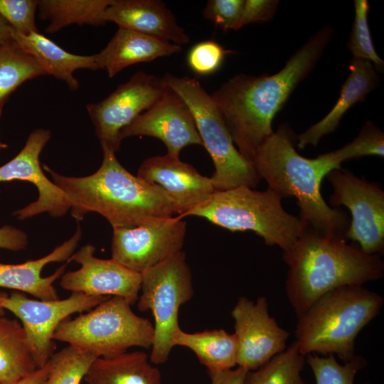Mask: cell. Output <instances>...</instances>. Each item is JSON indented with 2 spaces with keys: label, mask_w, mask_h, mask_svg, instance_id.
<instances>
[{
  "label": "cell",
  "mask_w": 384,
  "mask_h": 384,
  "mask_svg": "<svg viewBox=\"0 0 384 384\" xmlns=\"http://www.w3.org/2000/svg\"><path fill=\"white\" fill-rule=\"evenodd\" d=\"M333 36L324 26L300 47L274 75L238 74L210 94L240 153L252 161L274 132L276 114L297 86L313 70Z\"/></svg>",
  "instance_id": "1"
},
{
  "label": "cell",
  "mask_w": 384,
  "mask_h": 384,
  "mask_svg": "<svg viewBox=\"0 0 384 384\" xmlns=\"http://www.w3.org/2000/svg\"><path fill=\"white\" fill-rule=\"evenodd\" d=\"M297 137L282 124L257 149L252 162L268 188L282 198H295L299 218L306 228L321 234L344 237L350 218L340 208H332L321 193V181L346 161L342 148L309 159L299 154Z\"/></svg>",
  "instance_id": "2"
},
{
  "label": "cell",
  "mask_w": 384,
  "mask_h": 384,
  "mask_svg": "<svg viewBox=\"0 0 384 384\" xmlns=\"http://www.w3.org/2000/svg\"><path fill=\"white\" fill-rule=\"evenodd\" d=\"M102 151L100 167L87 176H64L43 165L65 194L76 220L94 212L105 217L112 228H130L178 214L174 201L161 188L129 172L114 152Z\"/></svg>",
  "instance_id": "3"
},
{
  "label": "cell",
  "mask_w": 384,
  "mask_h": 384,
  "mask_svg": "<svg viewBox=\"0 0 384 384\" xmlns=\"http://www.w3.org/2000/svg\"><path fill=\"white\" fill-rule=\"evenodd\" d=\"M289 267L285 292L297 317L326 293L348 285H363L383 277L380 255L364 253L342 236L306 228L293 246L283 252Z\"/></svg>",
  "instance_id": "4"
},
{
  "label": "cell",
  "mask_w": 384,
  "mask_h": 384,
  "mask_svg": "<svg viewBox=\"0 0 384 384\" xmlns=\"http://www.w3.org/2000/svg\"><path fill=\"white\" fill-rule=\"evenodd\" d=\"M383 303L380 294L363 285L326 293L297 318L295 341L299 353L336 354L348 362L356 355V337L380 313Z\"/></svg>",
  "instance_id": "5"
},
{
  "label": "cell",
  "mask_w": 384,
  "mask_h": 384,
  "mask_svg": "<svg viewBox=\"0 0 384 384\" xmlns=\"http://www.w3.org/2000/svg\"><path fill=\"white\" fill-rule=\"evenodd\" d=\"M282 198L270 188L257 191L241 186L215 191L188 215L203 218L232 232L252 231L266 245L289 250L306 226L302 220L287 212Z\"/></svg>",
  "instance_id": "6"
},
{
  "label": "cell",
  "mask_w": 384,
  "mask_h": 384,
  "mask_svg": "<svg viewBox=\"0 0 384 384\" xmlns=\"http://www.w3.org/2000/svg\"><path fill=\"white\" fill-rule=\"evenodd\" d=\"M131 305L124 298L111 297L87 313L63 321L53 339L97 358H114L134 346L149 348L154 340V325L135 314Z\"/></svg>",
  "instance_id": "7"
},
{
  "label": "cell",
  "mask_w": 384,
  "mask_h": 384,
  "mask_svg": "<svg viewBox=\"0 0 384 384\" xmlns=\"http://www.w3.org/2000/svg\"><path fill=\"white\" fill-rule=\"evenodd\" d=\"M166 85L187 104L195 120L203 146L215 167L210 177L215 191L245 186L255 188L261 180L252 161L236 148L225 120L210 94L195 78L169 73L163 77Z\"/></svg>",
  "instance_id": "8"
},
{
  "label": "cell",
  "mask_w": 384,
  "mask_h": 384,
  "mask_svg": "<svg viewBox=\"0 0 384 384\" xmlns=\"http://www.w3.org/2000/svg\"><path fill=\"white\" fill-rule=\"evenodd\" d=\"M142 294L137 307L150 310L154 319V336L150 361L163 364L169 358L174 334L181 329L178 311L193 297L191 269L186 254L181 251L141 273Z\"/></svg>",
  "instance_id": "9"
},
{
  "label": "cell",
  "mask_w": 384,
  "mask_h": 384,
  "mask_svg": "<svg viewBox=\"0 0 384 384\" xmlns=\"http://www.w3.org/2000/svg\"><path fill=\"white\" fill-rule=\"evenodd\" d=\"M110 297L72 292L64 299L41 300L30 299L25 293L14 291L10 295L0 292V306L20 320L39 368L55 353L53 336L58 325L72 314L90 311Z\"/></svg>",
  "instance_id": "10"
},
{
  "label": "cell",
  "mask_w": 384,
  "mask_h": 384,
  "mask_svg": "<svg viewBox=\"0 0 384 384\" xmlns=\"http://www.w3.org/2000/svg\"><path fill=\"white\" fill-rule=\"evenodd\" d=\"M332 186L329 203L334 208L346 207L350 224L344 238L357 242L368 255L384 251V191L378 183L358 178L343 169L331 171L326 176Z\"/></svg>",
  "instance_id": "11"
},
{
  "label": "cell",
  "mask_w": 384,
  "mask_h": 384,
  "mask_svg": "<svg viewBox=\"0 0 384 384\" xmlns=\"http://www.w3.org/2000/svg\"><path fill=\"white\" fill-rule=\"evenodd\" d=\"M166 88L162 77L139 70L102 101L87 105L102 150L118 151L121 131L150 108Z\"/></svg>",
  "instance_id": "12"
},
{
  "label": "cell",
  "mask_w": 384,
  "mask_h": 384,
  "mask_svg": "<svg viewBox=\"0 0 384 384\" xmlns=\"http://www.w3.org/2000/svg\"><path fill=\"white\" fill-rule=\"evenodd\" d=\"M186 223L181 217L159 218L130 228H113L112 258L142 273L181 251Z\"/></svg>",
  "instance_id": "13"
},
{
  "label": "cell",
  "mask_w": 384,
  "mask_h": 384,
  "mask_svg": "<svg viewBox=\"0 0 384 384\" xmlns=\"http://www.w3.org/2000/svg\"><path fill=\"white\" fill-rule=\"evenodd\" d=\"M237 339V365L254 370L286 349L289 333L269 314L264 296L256 302L241 297L231 311Z\"/></svg>",
  "instance_id": "14"
},
{
  "label": "cell",
  "mask_w": 384,
  "mask_h": 384,
  "mask_svg": "<svg viewBox=\"0 0 384 384\" xmlns=\"http://www.w3.org/2000/svg\"><path fill=\"white\" fill-rule=\"evenodd\" d=\"M134 136L161 140L166 147V155L172 158H179L180 152L186 146H203L191 110L185 101L168 87L150 108L140 114L120 133L122 140Z\"/></svg>",
  "instance_id": "15"
},
{
  "label": "cell",
  "mask_w": 384,
  "mask_h": 384,
  "mask_svg": "<svg viewBox=\"0 0 384 384\" xmlns=\"http://www.w3.org/2000/svg\"><path fill=\"white\" fill-rule=\"evenodd\" d=\"M95 247L86 244L68 260L80 265L75 271L61 277L60 284L65 290L91 296L120 297L134 304L139 298L142 276L116 260L95 256Z\"/></svg>",
  "instance_id": "16"
},
{
  "label": "cell",
  "mask_w": 384,
  "mask_h": 384,
  "mask_svg": "<svg viewBox=\"0 0 384 384\" xmlns=\"http://www.w3.org/2000/svg\"><path fill=\"white\" fill-rule=\"evenodd\" d=\"M50 137L51 133L48 129H34L20 152L0 166V181H28L35 186L38 192L36 201L14 213L19 220L43 213L60 217L70 210L65 194L43 174L41 166L40 154Z\"/></svg>",
  "instance_id": "17"
},
{
  "label": "cell",
  "mask_w": 384,
  "mask_h": 384,
  "mask_svg": "<svg viewBox=\"0 0 384 384\" xmlns=\"http://www.w3.org/2000/svg\"><path fill=\"white\" fill-rule=\"evenodd\" d=\"M137 176L161 188L174 201L181 216L188 215L215 191L210 178L180 158L166 154L145 159Z\"/></svg>",
  "instance_id": "18"
},
{
  "label": "cell",
  "mask_w": 384,
  "mask_h": 384,
  "mask_svg": "<svg viewBox=\"0 0 384 384\" xmlns=\"http://www.w3.org/2000/svg\"><path fill=\"white\" fill-rule=\"evenodd\" d=\"M82 238L78 225L74 235L52 252L21 264L0 262V287L34 296L41 300L59 299L53 283L64 274L68 260Z\"/></svg>",
  "instance_id": "19"
},
{
  "label": "cell",
  "mask_w": 384,
  "mask_h": 384,
  "mask_svg": "<svg viewBox=\"0 0 384 384\" xmlns=\"http://www.w3.org/2000/svg\"><path fill=\"white\" fill-rule=\"evenodd\" d=\"M105 19L119 28L150 36L176 45L189 43L190 37L160 0H113Z\"/></svg>",
  "instance_id": "20"
},
{
  "label": "cell",
  "mask_w": 384,
  "mask_h": 384,
  "mask_svg": "<svg viewBox=\"0 0 384 384\" xmlns=\"http://www.w3.org/2000/svg\"><path fill=\"white\" fill-rule=\"evenodd\" d=\"M182 46L131 30L118 28L96 55L98 69L113 78L125 68L179 53Z\"/></svg>",
  "instance_id": "21"
},
{
  "label": "cell",
  "mask_w": 384,
  "mask_h": 384,
  "mask_svg": "<svg viewBox=\"0 0 384 384\" xmlns=\"http://www.w3.org/2000/svg\"><path fill=\"white\" fill-rule=\"evenodd\" d=\"M348 69L349 74L331 111L297 137L299 149H304L308 145L316 146L322 137L336 129L342 117L351 107L356 102H363L366 96L376 87L378 76L370 62L353 58Z\"/></svg>",
  "instance_id": "22"
},
{
  "label": "cell",
  "mask_w": 384,
  "mask_h": 384,
  "mask_svg": "<svg viewBox=\"0 0 384 384\" xmlns=\"http://www.w3.org/2000/svg\"><path fill=\"white\" fill-rule=\"evenodd\" d=\"M11 33L16 44L36 59L46 75L63 80L72 91L79 88V82L73 75L76 70H99L95 54L70 53L39 32L23 35L11 27Z\"/></svg>",
  "instance_id": "23"
},
{
  "label": "cell",
  "mask_w": 384,
  "mask_h": 384,
  "mask_svg": "<svg viewBox=\"0 0 384 384\" xmlns=\"http://www.w3.org/2000/svg\"><path fill=\"white\" fill-rule=\"evenodd\" d=\"M83 379L87 384H161L159 369L149 363L145 353L139 351L95 358Z\"/></svg>",
  "instance_id": "24"
},
{
  "label": "cell",
  "mask_w": 384,
  "mask_h": 384,
  "mask_svg": "<svg viewBox=\"0 0 384 384\" xmlns=\"http://www.w3.org/2000/svg\"><path fill=\"white\" fill-rule=\"evenodd\" d=\"M172 345L190 348L208 371L229 370L237 365L236 336L223 329L188 333L179 329L173 336Z\"/></svg>",
  "instance_id": "25"
},
{
  "label": "cell",
  "mask_w": 384,
  "mask_h": 384,
  "mask_svg": "<svg viewBox=\"0 0 384 384\" xmlns=\"http://www.w3.org/2000/svg\"><path fill=\"white\" fill-rule=\"evenodd\" d=\"M37 368L21 322L0 316V384H13Z\"/></svg>",
  "instance_id": "26"
},
{
  "label": "cell",
  "mask_w": 384,
  "mask_h": 384,
  "mask_svg": "<svg viewBox=\"0 0 384 384\" xmlns=\"http://www.w3.org/2000/svg\"><path fill=\"white\" fill-rule=\"evenodd\" d=\"M113 0H41L38 16L48 20L46 32L54 33L71 24L105 26V12Z\"/></svg>",
  "instance_id": "27"
},
{
  "label": "cell",
  "mask_w": 384,
  "mask_h": 384,
  "mask_svg": "<svg viewBox=\"0 0 384 384\" xmlns=\"http://www.w3.org/2000/svg\"><path fill=\"white\" fill-rule=\"evenodd\" d=\"M305 356L294 341L257 369L247 371L244 384H306L301 377Z\"/></svg>",
  "instance_id": "28"
},
{
  "label": "cell",
  "mask_w": 384,
  "mask_h": 384,
  "mask_svg": "<svg viewBox=\"0 0 384 384\" xmlns=\"http://www.w3.org/2000/svg\"><path fill=\"white\" fill-rule=\"evenodd\" d=\"M45 75L36 59L15 41L0 48V104L25 81Z\"/></svg>",
  "instance_id": "29"
},
{
  "label": "cell",
  "mask_w": 384,
  "mask_h": 384,
  "mask_svg": "<svg viewBox=\"0 0 384 384\" xmlns=\"http://www.w3.org/2000/svg\"><path fill=\"white\" fill-rule=\"evenodd\" d=\"M95 358L93 354L68 345L50 358L46 384H80Z\"/></svg>",
  "instance_id": "30"
},
{
  "label": "cell",
  "mask_w": 384,
  "mask_h": 384,
  "mask_svg": "<svg viewBox=\"0 0 384 384\" xmlns=\"http://www.w3.org/2000/svg\"><path fill=\"white\" fill-rule=\"evenodd\" d=\"M306 356L316 384H353L356 373L366 365V359L360 355H355L343 365L338 363L333 354L327 357L311 353Z\"/></svg>",
  "instance_id": "31"
},
{
  "label": "cell",
  "mask_w": 384,
  "mask_h": 384,
  "mask_svg": "<svg viewBox=\"0 0 384 384\" xmlns=\"http://www.w3.org/2000/svg\"><path fill=\"white\" fill-rule=\"evenodd\" d=\"M355 17L347 46L354 59L370 62L375 70H383L384 62L375 51L368 23L369 4L366 0H355Z\"/></svg>",
  "instance_id": "32"
},
{
  "label": "cell",
  "mask_w": 384,
  "mask_h": 384,
  "mask_svg": "<svg viewBox=\"0 0 384 384\" xmlns=\"http://www.w3.org/2000/svg\"><path fill=\"white\" fill-rule=\"evenodd\" d=\"M233 51L225 50L218 42L212 40L203 41L193 45L189 50L186 61L188 67L195 73L208 75L218 71L227 55Z\"/></svg>",
  "instance_id": "33"
},
{
  "label": "cell",
  "mask_w": 384,
  "mask_h": 384,
  "mask_svg": "<svg viewBox=\"0 0 384 384\" xmlns=\"http://www.w3.org/2000/svg\"><path fill=\"white\" fill-rule=\"evenodd\" d=\"M38 4L36 0H0V16L23 35L37 33L35 14Z\"/></svg>",
  "instance_id": "34"
},
{
  "label": "cell",
  "mask_w": 384,
  "mask_h": 384,
  "mask_svg": "<svg viewBox=\"0 0 384 384\" xmlns=\"http://www.w3.org/2000/svg\"><path fill=\"white\" fill-rule=\"evenodd\" d=\"M244 0H209L203 10L205 19L223 31L240 28V21Z\"/></svg>",
  "instance_id": "35"
},
{
  "label": "cell",
  "mask_w": 384,
  "mask_h": 384,
  "mask_svg": "<svg viewBox=\"0 0 384 384\" xmlns=\"http://www.w3.org/2000/svg\"><path fill=\"white\" fill-rule=\"evenodd\" d=\"M277 0H244L240 28L249 23H263L270 21L279 6Z\"/></svg>",
  "instance_id": "36"
},
{
  "label": "cell",
  "mask_w": 384,
  "mask_h": 384,
  "mask_svg": "<svg viewBox=\"0 0 384 384\" xmlns=\"http://www.w3.org/2000/svg\"><path fill=\"white\" fill-rule=\"evenodd\" d=\"M28 245L27 234L12 225H5L0 228V249L20 251Z\"/></svg>",
  "instance_id": "37"
},
{
  "label": "cell",
  "mask_w": 384,
  "mask_h": 384,
  "mask_svg": "<svg viewBox=\"0 0 384 384\" xmlns=\"http://www.w3.org/2000/svg\"><path fill=\"white\" fill-rule=\"evenodd\" d=\"M247 370L238 367L222 371H208L212 384H244Z\"/></svg>",
  "instance_id": "38"
},
{
  "label": "cell",
  "mask_w": 384,
  "mask_h": 384,
  "mask_svg": "<svg viewBox=\"0 0 384 384\" xmlns=\"http://www.w3.org/2000/svg\"><path fill=\"white\" fill-rule=\"evenodd\" d=\"M50 366L49 360L44 366L37 368L28 375L13 384H46L50 371Z\"/></svg>",
  "instance_id": "39"
},
{
  "label": "cell",
  "mask_w": 384,
  "mask_h": 384,
  "mask_svg": "<svg viewBox=\"0 0 384 384\" xmlns=\"http://www.w3.org/2000/svg\"><path fill=\"white\" fill-rule=\"evenodd\" d=\"M14 42L10 25L0 16V48Z\"/></svg>",
  "instance_id": "40"
},
{
  "label": "cell",
  "mask_w": 384,
  "mask_h": 384,
  "mask_svg": "<svg viewBox=\"0 0 384 384\" xmlns=\"http://www.w3.org/2000/svg\"><path fill=\"white\" fill-rule=\"evenodd\" d=\"M8 146V145L4 142H1L0 141V151L4 149H6V147Z\"/></svg>",
  "instance_id": "41"
},
{
  "label": "cell",
  "mask_w": 384,
  "mask_h": 384,
  "mask_svg": "<svg viewBox=\"0 0 384 384\" xmlns=\"http://www.w3.org/2000/svg\"><path fill=\"white\" fill-rule=\"evenodd\" d=\"M4 105V103L0 104V117H1V115L2 114V110H3Z\"/></svg>",
  "instance_id": "42"
},
{
  "label": "cell",
  "mask_w": 384,
  "mask_h": 384,
  "mask_svg": "<svg viewBox=\"0 0 384 384\" xmlns=\"http://www.w3.org/2000/svg\"><path fill=\"white\" fill-rule=\"evenodd\" d=\"M4 309L0 306V316L4 315Z\"/></svg>",
  "instance_id": "43"
}]
</instances>
